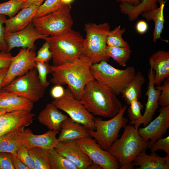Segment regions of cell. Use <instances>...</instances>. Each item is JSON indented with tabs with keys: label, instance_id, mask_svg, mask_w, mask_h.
Segmentation results:
<instances>
[{
	"label": "cell",
	"instance_id": "obj_42",
	"mask_svg": "<svg viewBox=\"0 0 169 169\" xmlns=\"http://www.w3.org/2000/svg\"><path fill=\"white\" fill-rule=\"evenodd\" d=\"M6 19L5 16L0 15V49L2 51L8 52V45L4 38L5 28L3 25Z\"/></svg>",
	"mask_w": 169,
	"mask_h": 169
},
{
	"label": "cell",
	"instance_id": "obj_4",
	"mask_svg": "<svg viewBox=\"0 0 169 169\" xmlns=\"http://www.w3.org/2000/svg\"><path fill=\"white\" fill-rule=\"evenodd\" d=\"M84 38L72 28L61 34L49 36L44 39L50 46L53 65L72 62L82 54Z\"/></svg>",
	"mask_w": 169,
	"mask_h": 169
},
{
	"label": "cell",
	"instance_id": "obj_19",
	"mask_svg": "<svg viewBox=\"0 0 169 169\" xmlns=\"http://www.w3.org/2000/svg\"><path fill=\"white\" fill-rule=\"evenodd\" d=\"M149 63L155 72L154 85L160 86L165 79L169 78V51L159 50L156 51L150 57Z\"/></svg>",
	"mask_w": 169,
	"mask_h": 169
},
{
	"label": "cell",
	"instance_id": "obj_41",
	"mask_svg": "<svg viewBox=\"0 0 169 169\" xmlns=\"http://www.w3.org/2000/svg\"><path fill=\"white\" fill-rule=\"evenodd\" d=\"M0 169H14L12 163L11 153L0 152Z\"/></svg>",
	"mask_w": 169,
	"mask_h": 169
},
{
	"label": "cell",
	"instance_id": "obj_10",
	"mask_svg": "<svg viewBox=\"0 0 169 169\" xmlns=\"http://www.w3.org/2000/svg\"><path fill=\"white\" fill-rule=\"evenodd\" d=\"M51 102L59 109L66 113L74 121L82 125L88 130H95V118L93 115L80 100L74 97L68 88L61 97L54 99Z\"/></svg>",
	"mask_w": 169,
	"mask_h": 169
},
{
	"label": "cell",
	"instance_id": "obj_2",
	"mask_svg": "<svg viewBox=\"0 0 169 169\" xmlns=\"http://www.w3.org/2000/svg\"><path fill=\"white\" fill-rule=\"evenodd\" d=\"M80 100L93 115L105 118L114 117L122 107L116 94L95 79L86 84Z\"/></svg>",
	"mask_w": 169,
	"mask_h": 169
},
{
	"label": "cell",
	"instance_id": "obj_44",
	"mask_svg": "<svg viewBox=\"0 0 169 169\" xmlns=\"http://www.w3.org/2000/svg\"><path fill=\"white\" fill-rule=\"evenodd\" d=\"M65 91L62 85H55L51 89L50 95L54 99H58L64 95Z\"/></svg>",
	"mask_w": 169,
	"mask_h": 169
},
{
	"label": "cell",
	"instance_id": "obj_52",
	"mask_svg": "<svg viewBox=\"0 0 169 169\" xmlns=\"http://www.w3.org/2000/svg\"><path fill=\"white\" fill-rule=\"evenodd\" d=\"M7 112V111L5 109L0 108V118Z\"/></svg>",
	"mask_w": 169,
	"mask_h": 169
},
{
	"label": "cell",
	"instance_id": "obj_13",
	"mask_svg": "<svg viewBox=\"0 0 169 169\" xmlns=\"http://www.w3.org/2000/svg\"><path fill=\"white\" fill-rule=\"evenodd\" d=\"M48 36L40 33L32 22L24 29L20 31L5 34L4 38L9 52L15 48L21 47L35 49V42L39 39Z\"/></svg>",
	"mask_w": 169,
	"mask_h": 169
},
{
	"label": "cell",
	"instance_id": "obj_37",
	"mask_svg": "<svg viewBox=\"0 0 169 169\" xmlns=\"http://www.w3.org/2000/svg\"><path fill=\"white\" fill-rule=\"evenodd\" d=\"M16 153L18 157L29 169H34L33 160L25 146L19 143Z\"/></svg>",
	"mask_w": 169,
	"mask_h": 169
},
{
	"label": "cell",
	"instance_id": "obj_20",
	"mask_svg": "<svg viewBox=\"0 0 169 169\" xmlns=\"http://www.w3.org/2000/svg\"><path fill=\"white\" fill-rule=\"evenodd\" d=\"M38 7L33 5L23 8L16 15L6 19L5 34L18 31L26 27L35 18Z\"/></svg>",
	"mask_w": 169,
	"mask_h": 169
},
{
	"label": "cell",
	"instance_id": "obj_43",
	"mask_svg": "<svg viewBox=\"0 0 169 169\" xmlns=\"http://www.w3.org/2000/svg\"><path fill=\"white\" fill-rule=\"evenodd\" d=\"M13 56L9 52H0V69L8 68Z\"/></svg>",
	"mask_w": 169,
	"mask_h": 169
},
{
	"label": "cell",
	"instance_id": "obj_24",
	"mask_svg": "<svg viewBox=\"0 0 169 169\" xmlns=\"http://www.w3.org/2000/svg\"><path fill=\"white\" fill-rule=\"evenodd\" d=\"M60 131L61 132L58 138L59 142L75 140L90 136L88 129L70 117L67 118L62 122L60 125Z\"/></svg>",
	"mask_w": 169,
	"mask_h": 169
},
{
	"label": "cell",
	"instance_id": "obj_21",
	"mask_svg": "<svg viewBox=\"0 0 169 169\" xmlns=\"http://www.w3.org/2000/svg\"><path fill=\"white\" fill-rule=\"evenodd\" d=\"M52 102L47 104L39 114L38 119L39 123L49 130L59 131L62 122L68 118Z\"/></svg>",
	"mask_w": 169,
	"mask_h": 169
},
{
	"label": "cell",
	"instance_id": "obj_48",
	"mask_svg": "<svg viewBox=\"0 0 169 169\" xmlns=\"http://www.w3.org/2000/svg\"><path fill=\"white\" fill-rule=\"evenodd\" d=\"M120 3H126L133 6H136L139 4L142 0H116Z\"/></svg>",
	"mask_w": 169,
	"mask_h": 169
},
{
	"label": "cell",
	"instance_id": "obj_36",
	"mask_svg": "<svg viewBox=\"0 0 169 169\" xmlns=\"http://www.w3.org/2000/svg\"><path fill=\"white\" fill-rule=\"evenodd\" d=\"M127 110L128 116L131 121H135L141 118L142 115L141 110L144 108V105L138 100L132 101Z\"/></svg>",
	"mask_w": 169,
	"mask_h": 169
},
{
	"label": "cell",
	"instance_id": "obj_33",
	"mask_svg": "<svg viewBox=\"0 0 169 169\" xmlns=\"http://www.w3.org/2000/svg\"><path fill=\"white\" fill-rule=\"evenodd\" d=\"M27 0H9L0 3V15L9 18L15 16Z\"/></svg>",
	"mask_w": 169,
	"mask_h": 169
},
{
	"label": "cell",
	"instance_id": "obj_38",
	"mask_svg": "<svg viewBox=\"0 0 169 169\" xmlns=\"http://www.w3.org/2000/svg\"><path fill=\"white\" fill-rule=\"evenodd\" d=\"M162 85L155 87L160 90L161 93L159 99V104L161 107L169 105V80L168 78L163 82Z\"/></svg>",
	"mask_w": 169,
	"mask_h": 169
},
{
	"label": "cell",
	"instance_id": "obj_6",
	"mask_svg": "<svg viewBox=\"0 0 169 169\" xmlns=\"http://www.w3.org/2000/svg\"><path fill=\"white\" fill-rule=\"evenodd\" d=\"M91 70L94 79L112 90L117 96L121 94L136 74L133 66L117 69L105 60L93 64Z\"/></svg>",
	"mask_w": 169,
	"mask_h": 169
},
{
	"label": "cell",
	"instance_id": "obj_18",
	"mask_svg": "<svg viewBox=\"0 0 169 169\" xmlns=\"http://www.w3.org/2000/svg\"><path fill=\"white\" fill-rule=\"evenodd\" d=\"M35 115L31 111L7 112L0 118V136L17 129L31 124Z\"/></svg>",
	"mask_w": 169,
	"mask_h": 169
},
{
	"label": "cell",
	"instance_id": "obj_23",
	"mask_svg": "<svg viewBox=\"0 0 169 169\" xmlns=\"http://www.w3.org/2000/svg\"><path fill=\"white\" fill-rule=\"evenodd\" d=\"M144 151L139 154L135 159L134 166H139L137 169H169V155L161 157L155 152L149 155Z\"/></svg>",
	"mask_w": 169,
	"mask_h": 169
},
{
	"label": "cell",
	"instance_id": "obj_8",
	"mask_svg": "<svg viewBox=\"0 0 169 169\" xmlns=\"http://www.w3.org/2000/svg\"><path fill=\"white\" fill-rule=\"evenodd\" d=\"M71 9L70 4L65 5L54 12L34 18L32 22L42 34L47 36L59 35L72 29L74 22Z\"/></svg>",
	"mask_w": 169,
	"mask_h": 169
},
{
	"label": "cell",
	"instance_id": "obj_16",
	"mask_svg": "<svg viewBox=\"0 0 169 169\" xmlns=\"http://www.w3.org/2000/svg\"><path fill=\"white\" fill-rule=\"evenodd\" d=\"M154 74V71L150 67L148 74L149 82L145 94L147 98L144 113L139 120L130 122L131 124L134 125L135 127L137 128H139L141 124H143V127H145L151 121L159 105V99L161 91L155 87Z\"/></svg>",
	"mask_w": 169,
	"mask_h": 169
},
{
	"label": "cell",
	"instance_id": "obj_17",
	"mask_svg": "<svg viewBox=\"0 0 169 169\" xmlns=\"http://www.w3.org/2000/svg\"><path fill=\"white\" fill-rule=\"evenodd\" d=\"M54 148L78 169H88L93 163L92 161L78 145L75 140L60 141Z\"/></svg>",
	"mask_w": 169,
	"mask_h": 169
},
{
	"label": "cell",
	"instance_id": "obj_22",
	"mask_svg": "<svg viewBox=\"0 0 169 169\" xmlns=\"http://www.w3.org/2000/svg\"><path fill=\"white\" fill-rule=\"evenodd\" d=\"M34 107L33 103L28 100L10 92L0 91V108L7 112L18 110L31 111Z\"/></svg>",
	"mask_w": 169,
	"mask_h": 169
},
{
	"label": "cell",
	"instance_id": "obj_34",
	"mask_svg": "<svg viewBox=\"0 0 169 169\" xmlns=\"http://www.w3.org/2000/svg\"><path fill=\"white\" fill-rule=\"evenodd\" d=\"M64 5L60 0H45L38 8L34 18L40 17L56 11Z\"/></svg>",
	"mask_w": 169,
	"mask_h": 169
},
{
	"label": "cell",
	"instance_id": "obj_29",
	"mask_svg": "<svg viewBox=\"0 0 169 169\" xmlns=\"http://www.w3.org/2000/svg\"><path fill=\"white\" fill-rule=\"evenodd\" d=\"M21 128L12 131L0 136V152L16 153L19 143L18 134Z\"/></svg>",
	"mask_w": 169,
	"mask_h": 169
},
{
	"label": "cell",
	"instance_id": "obj_26",
	"mask_svg": "<svg viewBox=\"0 0 169 169\" xmlns=\"http://www.w3.org/2000/svg\"><path fill=\"white\" fill-rule=\"evenodd\" d=\"M159 0H142L140 3L134 6L126 3H120V12L126 15L130 21L136 20L144 12L157 8Z\"/></svg>",
	"mask_w": 169,
	"mask_h": 169
},
{
	"label": "cell",
	"instance_id": "obj_11",
	"mask_svg": "<svg viewBox=\"0 0 169 169\" xmlns=\"http://www.w3.org/2000/svg\"><path fill=\"white\" fill-rule=\"evenodd\" d=\"M75 140L93 163L99 165L102 169H120V165L115 158L108 151L103 149L92 137L90 136Z\"/></svg>",
	"mask_w": 169,
	"mask_h": 169
},
{
	"label": "cell",
	"instance_id": "obj_39",
	"mask_svg": "<svg viewBox=\"0 0 169 169\" xmlns=\"http://www.w3.org/2000/svg\"><path fill=\"white\" fill-rule=\"evenodd\" d=\"M52 57L49 44L48 42L45 41L36 54L35 61V62H48L52 59Z\"/></svg>",
	"mask_w": 169,
	"mask_h": 169
},
{
	"label": "cell",
	"instance_id": "obj_53",
	"mask_svg": "<svg viewBox=\"0 0 169 169\" xmlns=\"http://www.w3.org/2000/svg\"><path fill=\"white\" fill-rule=\"evenodd\" d=\"M1 51V50H0V52Z\"/></svg>",
	"mask_w": 169,
	"mask_h": 169
},
{
	"label": "cell",
	"instance_id": "obj_32",
	"mask_svg": "<svg viewBox=\"0 0 169 169\" xmlns=\"http://www.w3.org/2000/svg\"><path fill=\"white\" fill-rule=\"evenodd\" d=\"M125 28H121L120 25L116 27L108 33L106 38L107 46L111 47L127 48L130 47L127 42L122 38L125 32Z\"/></svg>",
	"mask_w": 169,
	"mask_h": 169
},
{
	"label": "cell",
	"instance_id": "obj_27",
	"mask_svg": "<svg viewBox=\"0 0 169 169\" xmlns=\"http://www.w3.org/2000/svg\"><path fill=\"white\" fill-rule=\"evenodd\" d=\"M145 78L140 71L136 73L132 80L121 93L126 104L128 105L135 100H139L142 93V87L145 82Z\"/></svg>",
	"mask_w": 169,
	"mask_h": 169
},
{
	"label": "cell",
	"instance_id": "obj_7",
	"mask_svg": "<svg viewBox=\"0 0 169 169\" xmlns=\"http://www.w3.org/2000/svg\"><path fill=\"white\" fill-rule=\"evenodd\" d=\"M127 109L126 105L123 106L119 113L109 120L95 119V130H88V134L103 149L108 151L118 137L120 130L127 125L128 119L123 116Z\"/></svg>",
	"mask_w": 169,
	"mask_h": 169
},
{
	"label": "cell",
	"instance_id": "obj_45",
	"mask_svg": "<svg viewBox=\"0 0 169 169\" xmlns=\"http://www.w3.org/2000/svg\"><path fill=\"white\" fill-rule=\"evenodd\" d=\"M12 161L14 169H29L16 155V153L11 154Z\"/></svg>",
	"mask_w": 169,
	"mask_h": 169
},
{
	"label": "cell",
	"instance_id": "obj_35",
	"mask_svg": "<svg viewBox=\"0 0 169 169\" xmlns=\"http://www.w3.org/2000/svg\"><path fill=\"white\" fill-rule=\"evenodd\" d=\"M35 62V68L37 71L39 80L42 84L47 88L50 84V82L47 80V75L53 73L51 66L48 62Z\"/></svg>",
	"mask_w": 169,
	"mask_h": 169
},
{
	"label": "cell",
	"instance_id": "obj_3",
	"mask_svg": "<svg viewBox=\"0 0 169 169\" xmlns=\"http://www.w3.org/2000/svg\"><path fill=\"white\" fill-rule=\"evenodd\" d=\"M138 129L134 125H126L120 138L115 141L108 150L119 162L120 169H133L136 157L149 148V141L143 139Z\"/></svg>",
	"mask_w": 169,
	"mask_h": 169
},
{
	"label": "cell",
	"instance_id": "obj_1",
	"mask_svg": "<svg viewBox=\"0 0 169 169\" xmlns=\"http://www.w3.org/2000/svg\"><path fill=\"white\" fill-rule=\"evenodd\" d=\"M92 63L82 55L74 61L57 66H51L53 73L50 82L55 85H67L74 97L80 100L86 84L94 79Z\"/></svg>",
	"mask_w": 169,
	"mask_h": 169
},
{
	"label": "cell",
	"instance_id": "obj_40",
	"mask_svg": "<svg viewBox=\"0 0 169 169\" xmlns=\"http://www.w3.org/2000/svg\"><path fill=\"white\" fill-rule=\"evenodd\" d=\"M149 148L152 152H155L157 151L161 150L164 151L167 155H169V136L158 139Z\"/></svg>",
	"mask_w": 169,
	"mask_h": 169
},
{
	"label": "cell",
	"instance_id": "obj_46",
	"mask_svg": "<svg viewBox=\"0 0 169 169\" xmlns=\"http://www.w3.org/2000/svg\"><path fill=\"white\" fill-rule=\"evenodd\" d=\"M148 27L147 23L143 20L138 21L136 25V31L138 33L141 34H144L147 31Z\"/></svg>",
	"mask_w": 169,
	"mask_h": 169
},
{
	"label": "cell",
	"instance_id": "obj_15",
	"mask_svg": "<svg viewBox=\"0 0 169 169\" xmlns=\"http://www.w3.org/2000/svg\"><path fill=\"white\" fill-rule=\"evenodd\" d=\"M59 131L49 130L40 135L34 134L29 128H22L18 134L19 143L26 147H38L46 149L54 148L59 141L56 137Z\"/></svg>",
	"mask_w": 169,
	"mask_h": 169
},
{
	"label": "cell",
	"instance_id": "obj_25",
	"mask_svg": "<svg viewBox=\"0 0 169 169\" xmlns=\"http://www.w3.org/2000/svg\"><path fill=\"white\" fill-rule=\"evenodd\" d=\"M166 1L159 0L160 6L157 8L141 13L143 18L147 21L152 20L154 22V29L153 33V41L156 42L157 40L161 38V35L164 27L165 22L164 9Z\"/></svg>",
	"mask_w": 169,
	"mask_h": 169
},
{
	"label": "cell",
	"instance_id": "obj_50",
	"mask_svg": "<svg viewBox=\"0 0 169 169\" xmlns=\"http://www.w3.org/2000/svg\"><path fill=\"white\" fill-rule=\"evenodd\" d=\"M89 169H102V167L99 165L93 163L89 167Z\"/></svg>",
	"mask_w": 169,
	"mask_h": 169
},
{
	"label": "cell",
	"instance_id": "obj_12",
	"mask_svg": "<svg viewBox=\"0 0 169 169\" xmlns=\"http://www.w3.org/2000/svg\"><path fill=\"white\" fill-rule=\"evenodd\" d=\"M35 49L22 48L13 56L2 84L3 88L16 77L23 75L30 70L35 68Z\"/></svg>",
	"mask_w": 169,
	"mask_h": 169
},
{
	"label": "cell",
	"instance_id": "obj_5",
	"mask_svg": "<svg viewBox=\"0 0 169 169\" xmlns=\"http://www.w3.org/2000/svg\"><path fill=\"white\" fill-rule=\"evenodd\" d=\"M84 30L86 37L82 55L93 64L103 60L109 61L110 58L106 54V38L110 30L109 23H88L84 25Z\"/></svg>",
	"mask_w": 169,
	"mask_h": 169
},
{
	"label": "cell",
	"instance_id": "obj_28",
	"mask_svg": "<svg viewBox=\"0 0 169 169\" xmlns=\"http://www.w3.org/2000/svg\"><path fill=\"white\" fill-rule=\"evenodd\" d=\"M26 147L33 160L34 169H51L48 150L38 147Z\"/></svg>",
	"mask_w": 169,
	"mask_h": 169
},
{
	"label": "cell",
	"instance_id": "obj_14",
	"mask_svg": "<svg viewBox=\"0 0 169 169\" xmlns=\"http://www.w3.org/2000/svg\"><path fill=\"white\" fill-rule=\"evenodd\" d=\"M158 115L149 124L138 129L143 139L149 142V148L158 139L161 138L169 127V105L161 107Z\"/></svg>",
	"mask_w": 169,
	"mask_h": 169
},
{
	"label": "cell",
	"instance_id": "obj_31",
	"mask_svg": "<svg viewBox=\"0 0 169 169\" xmlns=\"http://www.w3.org/2000/svg\"><path fill=\"white\" fill-rule=\"evenodd\" d=\"M48 151L51 169H78L54 148L48 149Z\"/></svg>",
	"mask_w": 169,
	"mask_h": 169
},
{
	"label": "cell",
	"instance_id": "obj_9",
	"mask_svg": "<svg viewBox=\"0 0 169 169\" xmlns=\"http://www.w3.org/2000/svg\"><path fill=\"white\" fill-rule=\"evenodd\" d=\"M46 89L39 80L36 69L33 68L24 74L16 77L2 90L34 103L43 97Z\"/></svg>",
	"mask_w": 169,
	"mask_h": 169
},
{
	"label": "cell",
	"instance_id": "obj_30",
	"mask_svg": "<svg viewBox=\"0 0 169 169\" xmlns=\"http://www.w3.org/2000/svg\"><path fill=\"white\" fill-rule=\"evenodd\" d=\"M106 52L109 58H112L120 66H125L130 57L131 50L130 47L123 48L107 45Z\"/></svg>",
	"mask_w": 169,
	"mask_h": 169
},
{
	"label": "cell",
	"instance_id": "obj_51",
	"mask_svg": "<svg viewBox=\"0 0 169 169\" xmlns=\"http://www.w3.org/2000/svg\"><path fill=\"white\" fill-rule=\"evenodd\" d=\"M74 0H60L64 5L69 4L73 2Z\"/></svg>",
	"mask_w": 169,
	"mask_h": 169
},
{
	"label": "cell",
	"instance_id": "obj_49",
	"mask_svg": "<svg viewBox=\"0 0 169 169\" xmlns=\"http://www.w3.org/2000/svg\"><path fill=\"white\" fill-rule=\"evenodd\" d=\"M8 68L0 69V91L2 89V84L7 74Z\"/></svg>",
	"mask_w": 169,
	"mask_h": 169
},
{
	"label": "cell",
	"instance_id": "obj_47",
	"mask_svg": "<svg viewBox=\"0 0 169 169\" xmlns=\"http://www.w3.org/2000/svg\"><path fill=\"white\" fill-rule=\"evenodd\" d=\"M45 0H27L23 6L22 8L27 7L33 5L38 7L40 6Z\"/></svg>",
	"mask_w": 169,
	"mask_h": 169
}]
</instances>
